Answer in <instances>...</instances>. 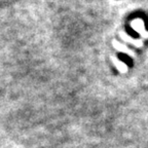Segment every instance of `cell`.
<instances>
[{"label": "cell", "instance_id": "2", "mask_svg": "<svg viewBox=\"0 0 148 148\" xmlns=\"http://www.w3.org/2000/svg\"><path fill=\"white\" fill-rule=\"evenodd\" d=\"M120 37H121V39H123V41H127V42H130V43H133L136 46L143 45V41H142L141 39H135V38H133V37L125 34V32H120Z\"/></svg>", "mask_w": 148, "mask_h": 148}, {"label": "cell", "instance_id": "3", "mask_svg": "<svg viewBox=\"0 0 148 148\" xmlns=\"http://www.w3.org/2000/svg\"><path fill=\"white\" fill-rule=\"evenodd\" d=\"M113 45L115 46L116 49H117L119 51H123V53H129V55H133V51H129V49H127V46L123 45V44H120L119 42L115 41V40H113Z\"/></svg>", "mask_w": 148, "mask_h": 148}, {"label": "cell", "instance_id": "1", "mask_svg": "<svg viewBox=\"0 0 148 148\" xmlns=\"http://www.w3.org/2000/svg\"><path fill=\"white\" fill-rule=\"evenodd\" d=\"M131 27L135 31H137L143 38H148V32L145 30V25L141 18H135L134 21L131 22Z\"/></svg>", "mask_w": 148, "mask_h": 148}]
</instances>
